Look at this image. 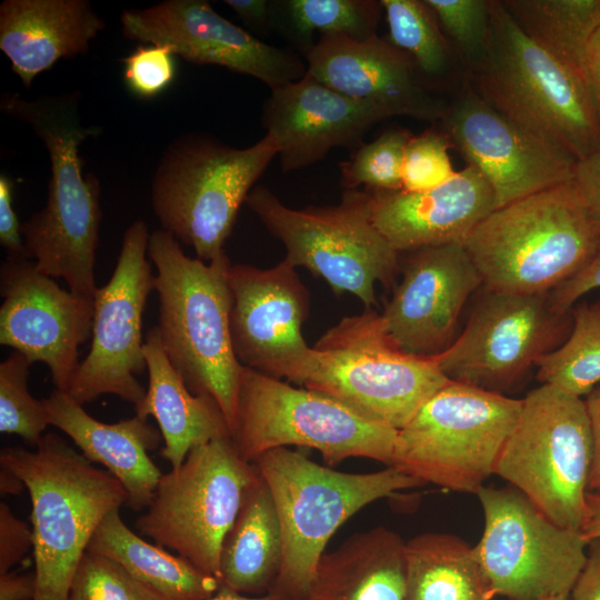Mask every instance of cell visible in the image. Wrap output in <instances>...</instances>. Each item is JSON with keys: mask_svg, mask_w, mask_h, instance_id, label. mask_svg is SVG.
<instances>
[{"mask_svg": "<svg viewBox=\"0 0 600 600\" xmlns=\"http://www.w3.org/2000/svg\"><path fill=\"white\" fill-rule=\"evenodd\" d=\"M78 106L76 93L33 100L3 93L0 100L4 113L31 127L50 158L46 206L21 226L26 257L43 274L63 279L71 292L93 298L100 182L96 174L83 173L79 149L101 129L82 126Z\"/></svg>", "mask_w": 600, "mask_h": 600, "instance_id": "6da1fadb", "label": "cell"}, {"mask_svg": "<svg viewBox=\"0 0 600 600\" xmlns=\"http://www.w3.org/2000/svg\"><path fill=\"white\" fill-rule=\"evenodd\" d=\"M148 256L157 269L158 328L168 359L192 393L218 402L231 431L243 366L231 339L230 260L226 253L208 263L192 259L162 229L150 234Z\"/></svg>", "mask_w": 600, "mask_h": 600, "instance_id": "7a4b0ae2", "label": "cell"}, {"mask_svg": "<svg viewBox=\"0 0 600 600\" xmlns=\"http://www.w3.org/2000/svg\"><path fill=\"white\" fill-rule=\"evenodd\" d=\"M0 466L22 480L31 500L33 600H68L93 533L108 513L127 504V491L52 432L43 434L34 451L2 449Z\"/></svg>", "mask_w": 600, "mask_h": 600, "instance_id": "3957f363", "label": "cell"}, {"mask_svg": "<svg viewBox=\"0 0 600 600\" xmlns=\"http://www.w3.org/2000/svg\"><path fill=\"white\" fill-rule=\"evenodd\" d=\"M484 290L547 293L600 250V228L573 181L494 209L463 242Z\"/></svg>", "mask_w": 600, "mask_h": 600, "instance_id": "277c9868", "label": "cell"}, {"mask_svg": "<svg viewBox=\"0 0 600 600\" xmlns=\"http://www.w3.org/2000/svg\"><path fill=\"white\" fill-rule=\"evenodd\" d=\"M468 81L493 109L577 161L600 148L583 73L530 39L501 0H490L488 48Z\"/></svg>", "mask_w": 600, "mask_h": 600, "instance_id": "5b68a950", "label": "cell"}, {"mask_svg": "<svg viewBox=\"0 0 600 600\" xmlns=\"http://www.w3.org/2000/svg\"><path fill=\"white\" fill-rule=\"evenodd\" d=\"M253 464L271 492L281 529L274 592L297 600L307 598L326 546L341 524L376 500L423 486L392 466L368 473L341 472L288 448L269 450Z\"/></svg>", "mask_w": 600, "mask_h": 600, "instance_id": "8992f818", "label": "cell"}, {"mask_svg": "<svg viewBox=\"0 0 600 600\" xmlns=\"http://www.w3.org/2000/svg\"><path fill=\"white\" fill-rule=\"evenodd\" d=\"M277 156L268 134L243 149L208 137L178 138L152 180V208L162 230L202 261L221 257L241 204Z\"/></svg>", "mask_w": 600, "mask_h": 600, "instance_id": "52a82bcc", "label": "cell"}, {"mask_svg": "<svg viewBox=\"0 0 600 600\" xmlns=\"http://www.w3.org/2000/svg\"><path fill=\"white\" fill-rule=\"evenodd\" d=\"M522 399L449 380L398 431L391 466L450 491L477 493L494 474Z\"/></svg>", "mask_w": 600, "mask_h": 600, "instance_id": "ba28073f", "label": "cell"}, {"mask_svg": "<svg viewBox=\"0 0 600 600\" xmlns=\"http://www.w3.org/2000/svg\"><path fill=\"white\" fill-rule=\"evenodd\" d=\"M397 434L324 393L242 368L231 439L247 462L297 446L319 451L329 464L367 458L391 466Z\"/></svg>", "mask_w": 600, "mask_h": 600, "instance_id": "9c48e42d", "label": "cell"}, {"mask_svg": "<svg viewBox=\"0 0 600 600\" xmlns=\"http://www.w3.org/2000/svg\"><path fill=\"white\" fill-rule=\"evenodd\" d=\"M313 348L317 364L302 387L398 431L449 381L434 357L400 349L372 309L342 318Z\"/></svg>", "mask_w": 600, "mask_h": 600, "instance_id": "30bf717a", "label": "cell"}, {"mask_svg": "<svg viewBox=\"0 0 600 600\" xmlns=\"http://www.w3.org/2000/svg\"><path fill=\"white\" fill-rule=\"evenodd\" d=\"M592 461L583 398L541 383L523 399L496 464L551 522L580 531Z\"/></svg>", "mask_w": 600, "mask_h": 600, "instance_id": "8fae6325", "label": "cell"}, {"mask_svg": "<svg viewBox=\"0 0 600 600\" xmlns=\"http://www.w3.org/2000/svg\"><path fill=\"white\" fill-rule=\"evenodd\" d=\"M294 268L303 267L340 296L351 293L370 310L376 283L389 286L399 271V254L372 224L363 190H346L337 206L292 209L268 188L246 199Z\"/></svg>", "mask_w": 600, "mask_h": 600, "instance_id": "7c38bea8", "label": "cell"}, {"mask_svg": "<svg viewBox=\"0 0 600 600\" xmlns=\"http://www.w3.org/2000/svg\"><path fill=\"white\" fill-rule=\"evenodd\" d=\"M257 474L231 437L198 446L179 468L161 476L136 529L220 581L223 540Z\"/></svg>", "mask_w": 600, "mask_h": 600, "instance_id": "4fadbf2b", "label": "cell"}, {"mask_svg": "<svg viewBox=\"0 0 600 600\" xmlns=\"http://www.w3.org/2000/svg\"><path fill=\"white\" fill-rule=\"evenodd\" d=\"M476 494L484 516L476 550L492 597L570 594L587 559L580 531L551 522L516 488L482 486Z\"/></svg>", "mask_w": 600, "mask_h": 600, "instance_id": "5bb4252c", "label": "cell"}, {"mask_svg": "<svg viewBox=\"0 0 600 600\" xmlns=\"http://www.w3.org/2000/svg\"><path fill=\"white\" fill-rule=\"evenodd\" d=\"M571 326V311H557L549 292L484 290L461 334L434 358L449 380L501 393L559 347Z\"/></svg>", "mask_w": 600, "mask_h": 600, "instance_id": "9a60e30c", "label": "cell"}, {"mask_svg": "<svg viewBox=\"0 0 600 600\" xmlns=\"http://www.w3.org/2000/svg\"><path fill=\"white\" fill-rule=\"evenodd\" d=\"M149 238L142 220L127 228L113 273L93 296L91 347L67 391L79 404L114 394L136 407L146 396L136 376L147 368L142 314L154 289Z\"/></svg>", "mask_w": 600, "mask_h": 600, "instance_id": "2e32d148", "label": "cell"}, {"mask_svg": "<svg viewBox=\"0 0 600 600\" xmlns=\"http://www.w3.org/2000/svg\"><path fill=\"white\" fill-rule=\"evenodd\" d=\"M228 278L231 339L238 361L303 386L316 368L317 353L302 334L310 300L296 268L286 259L268 269L236 263Z\"/></svg>", "mask_w": 600, "mask_h": 600, "instance_id": "e0dca14e", "label": "cell"}, {"mask_svg": "<svg viewBox=\"0 0 600 600\" xmlns=\"http://www.w3.org/2000/svg\"><path fill=\"white\" fill-rule=\"evenodd\" d=\"M439 124L490 183L496 209L573 180L577 159L493 109L469 82L448 100Z\"/></svg>", "mask_w": 600, "mask_h": 600, "instance_id": "ac0fdd59", "label": "cell"}, {"mask_svg": "<svg viewBox=\"0 0 600 600\" xmlns=\"http://www.w3.org/2000/svg\"><path fill=\"white\" fill-rule=\"evenodd\" d=\"M120 21L130 40L164 47L192 63L217 64L254 77L271 90L307 73L296 53L257 39L203 0H167L124 10Z\"/></svg>", "mask_w": 600, "mask_h": 600, "instance_id": "d6986e66", "label": "cell"}, {"mask_svg": "<svg viewBox=\"0 0 600 600\" xmlns=\"http://www.w3.org/2000/svg\"><path fill=\"white\" fill-rule=\"evenodd\" d=\"M0 344L49 368L56 389L68 391L80 364L79 347L92 333L93 298L62 289L28 258L0 268Z\"/></svg>", "mask_w": 600, "mask_h": 600, "instance_id": "ffe728a7", "label": "cell"}, {"mask_svg": "<svg viewBox=\"0 0 600 600\" xmlns=\"http://www.w3.org/2000/svg\"><path fill=\"white\" fill-rule=\"evenodd\" d=\"M408 253L402 280L380 317L400 349L437 357L456 339L459 316L482 280L461 243Z\"/></svg>", "mask_w": 600, "mask_h": 600, "instance_id": "44dd1931", "label": "cell"}, {"mask_svg": "<svg viewBox=\"0 0 600 600\" xmlns=\"http://www.w3.org/2000/svg\"><path fill=\"white\" fill-rule=\"evenodd\" d=\"M307 56V72L352 99L376 104L391 117L439 122L448 104L413 60L377 34L353 39L321 34Z\"/></svg>", "mask_w": 600, "mask_h": 600, "instance_id": "7402d4cb", "label": "cell"}, {"mask_svg": "<svg viewBox=\"0 0 600 600\" xmlns=\"http://www.w3.org/2000/svg\"><path fill=\"white\" fill-rule=\"evenodd\" d=\"M390 117L383 108L347 97L307 72L271 90L261 120L282 171L289 172L322 160L333 148L357 149L371 127Z\"/></svg>", "mask_w": 600, "mask_h": 600, "instance_id": "603a6c76", "label": "cell"}, {"mask_svg": "<svg viewBox=\"0 0 600 600\" xmlns=\"http://www.w3.org/2000/svg\"><path fill=\"white\" fill-rule=\"evenodd\" d=\"M369 218L398 252L461 243L496 209L494 192L473 166L420 192L363 189Z\"/></svg>", "mask_w": 600, "mask_h": 600, "instance_id": "cb8c5ba5", "label": "cell"}, {"mask_svg": "<svg viewBox=\"0 0 600 600\" xmlns=\"http://www.w3.org/2000/svg\"><path fill=\"white\" fill-rule=\"evenodd\" d=\"M49 424L64 432L91 463H100L128 493L127 506L147 509L163 474L149 457L161 442L160 430L134 416L116 423L94 419L66 391L43 399Z\"/></svg>", "mask_w": 600, "mask_h": 600, "instance_id": "d4e9b609", "label": "cell"}, {"mask_svg": "<svg viewBox=\"0 0 600 600\" xmlns=\"http://www.w3.org/2000/svg\"><path fill=\"white\" fill-rule=\"evenodd\" d=\"M106 27L87 0H4L0 4V50L26 88L64 58L88 51Z\"/></svg>", "mask_w": 600, "mask_h": 600, "instance_id": "484cf974", "label": "cell"}, {"mask_svg": "<svg viewBox=\"0 0 600 600\" xmlns=\"http://www.w3.org/2000/svg\"><path fill=\"white\" fill-rule=\"evenodd\" d=\"M143 353L149 384L143 400L134 407L136 414L157 420L164 441L160 454L171 469L179 468L193 448L231 437L218 402L192 393L170 363L158 326L148 331Z\"/></svg>", "mask_w": 600, "mask_h": 600, "instance_id": "4316f807", "label": "cell"}, {"mask_svg": "<svg viewBox=\"0 0 600 600\" xmlns=\"http://www.w3.org/2000/svg\"><path fill=\"white\" fill-rule=\"evenodd\" d=\"M406 541L384 527L324 553L306 600H407Z\"/></svg>", "mask_w": 600, "mask_h": 600, "instance_id": "83f0119b", "label": "cell"}, {"mask_svg": "<svg viewBox=\"0 0 600 600\" xmlns=\"http://www.w3.org/2000/svg\"><path fill=\"white\" fill-rule=\"evenodd\" d=\"M281 557L278 513L271 492L258 471L223 540L220 583L239 593L261 592L277 579Z\"/></svg>", "mask_w": 600, "mask_h": 600, "instance_id": "f1b7e54d", "label": "cell"}, {"mask_svg": "<svg viewBox=\"0 0 600 600\" xmlns=\"http://www.w3.org/2000/svg\"><path fill=\"white\" fill-rule=\"evenodd\" d=\"M120 509L108 513L93 533L88 551L109 557L168 600H208L220 581L179 554L152 544L130 530Z\"/></svg>", "mask_w": 600, "mask_h": 600, "instance_id": "f546056e", "label": "cell"}, {"mask_svg": "<svg viewBox=\"0 0 600 600\" xmlns=\"http://www.w3.org/2000/svg\"><path fill=\"white\" fill-rule=\"evenodd\" d=\"M407 600H491L476 546L442 532L406 541Z\"/></svg>", "mask_w": 600, "mask_h": 600, "instance_id": "4dcf8cb0", "label": "cell"}, {"mask_svg": "<svg viewBox=\"0 0 600 600\" xmlns=\"http://www.w3.org/2000/svg\"><path fill=\"white\" fill-rule=\"evenodd\" d=\"M388 40L406 52L439 93L454 94L468 76L424 0H380Z\"/></svg>", "mask_w": 600, "mask_h": 600, "instance_id": "1f68e13d", "label": "cell"}, {"mask_svg": "<svg viewBox=\"0 0 600 600\" xmlns=\"http://www.w3.org/2000/svg\"><path fill=\"white\" fill-rule=\"evenodd\" d=\"M501 2L530 39L559 61L583 73L588 44L600 27V0Z\"/></svg>", "mask_w": 600, "mask_h": 600, "instance_id": "d6a6232c", "label": "cell"}, {"mask_svg": "<svg viewBox=\"0 0 600 600\" xmlns=\"http://www.w3.org/2000/svg\"><path fill=\"white\" fill-rule=\"evenodd\" d=\"M567 339L536 362L537 379L577 397L600 383V300L577 304Z\"/></svg>", "mask_w": 600, "mask_h": 600, "instance_id": "836d02e7", "label": "cell"}, {"mask_svg": "<svg viewBox=\"0 0 600 600\" xmlns=\"http://www.w3.org/2000/svg\"><path fill=\"white\" fill-rule=\"evenodd\" d=\"M282 22L306 54L312 49V33H337L353 39L377 34L383 12L376 0H287L278 2Z\"/></svg>", "mask_w": 600, "mask_h": 600, "instance_id": "e575fe53", "label": "cell"}, {"mask_svg": "<svg viewBox=\"0 0 600 600\" xmlns=\"http://www.w3.org/2000/svg\"><path fill=\"white\" fill-rule=\"evenodd\" d=\"M412 136L406 129H391L360 144L339 163L341 186L346 190L361 186L372 191L401 190L404 150Z\"/></svg>", "mask_w": 600, "mask_h": 600, "instance_id": "d590c367", "label": "cell"}, {"mask_svg": "<svg viewBox=\"0 0 600 600\" xmlns=\"http://www.w3.org/2000/svg\"><path fill=\"white\" fill-rule=\"evenodd\" d=\"M31 364L14 350L0 363V432L17 434L36 448L49 419L44 401L33 398L28 390Z\"/></svg>", "mask_w": 600, "mask_h": 600, "instance_id": "8d00e7d4", "label": "cell"}, {"mask_svg": "<svg viewBox=\"0 0 600 600\" xmlns=\"http://www.w3.org/2000/svg\"><path fill=\"white\" fill-rule=\"evenodd\" d=\"M467 76L483 59L490 36V0H424Z\"/></svg>", "mask_w": 600, "mask_h": 600, "instance_id": "74e56055", "label": "cell"}, {"mask_svg": "<svg viewBox=\"0 0 600 600\" xmlns=\"http://www.w3.org/2000/svg\"><path fill=\"white\" fill-rule=\"evenodd\" d=\"M68 600H168L113 559L91 551L82 556Z\"/></svg>", "mask_w": 600, "mask_h": 600, "instance_id": "f35d334b", "label": "cell"}, {"mask_svg": "<svg viewBox=\"0 0 600 600\" xmlns=\"http://www.w3.org/2000/svg\"><path fill=\"white\" fill-rule=\"evenodd\" d=\"M450 148L453 146L440 128L412 136L404 150L402 190L427 191L450 180L457 173L450 160Z\"/></svg>", "mask_w": 600, "mask_h": 600, "instance_id": "ab89813d", "label": "cell"}, {"mask_svg": "<svg viewBox=\"0 0 600 600\" xmlns=\"http://www.w3.org/2000/svg\"><path fill=\"white\" fill-rule=\"evenodd\" d=\"M174 54L167 48L139 46L123 59V80L131 93L151 99L163 92L176 78Z\"/></svg>", "mask_w": 600, "mask_h": 600, "instance_id": "60d3db41", "label": "cell"}, {"mask_svg": "<svg viewBox=\"0 0 600 600\" xmlns=\"http://www.w3.org/2000/svg\"><path fill=\"white\" fill-rule=\"evenodd\" d=\"M33 548V534L28 524L17 518L9 506L0 503V574L21 561Z\"/></svg>", "mask_w": 600, "mask_h": 600, "instance_id": "b9f144b4", "label": "cell"}, {"mask_svg": "<svg viewBox=\"0 0 600 600\" xmlns=\"http://www.w3.org/2000/svg\"><path fill=\"white\" fill-rule=\"evenodd\" d=\"M600 288V250L577 274L549 292L552 307L568 313L586 293Z\"/></svg>", "mask_w": 600, "mask_h": 600, "instance_id": "7bdbcfd3", "label": "cell"}, {"mask_svg": "<svg viewBox=\"0 0 600 600\" xmlns=\"http://www.w3.org/2000/svg\"><path fill=\"white\" fill-rule=\"evenodd\" d=\"M13 182L0 174V244L9 258H27L21 226L13 208Z\"/></svg>", "mask_w": 600, "mask_h": 600, "instance_id": "ee69618b", "label": "cell"}, {"mask_svg": "<svg viewBox=\"0 0 600 600\" xmlns=\"http://www.w3.org/2000/svg\"><path fill=\"white\" fill-rule=\"evenodd\" d=\"M572 181L600 228V148L577 162Z\"/></svg>", "mask_w": 600, "mask_h": 600, "instance_id": "f6af8a7d", "label": "cell"}, {"mask_svg": "<svg viewBox=\"0 0 600 600\" xmlns=\"http://www.w3.org/2000/svg\"><path fill=\"white\" fill-rule=\"evenodd\" d=\"M571 600H600V538L587 546L586 562L570 591Z\"/></svg>", "mask_w": 600, "mask_h": 600, "instance_id": "bcb514c9", "label": "cell"}, {"mask_svg": "<svg viewBox=\"0 0 600 600\" xmlns=\"http://www.w3.org/2000/svg\"><path fill=\"white\" fill-rule=\"evenodd\" d=\"M592 441V461L588 491L600 493V387L594 388L583 399Z\"/></svg>", "mask_w": 600, "mask_h": 600, "instance_id": "7dc6e473", "label": "cell"}, {"mask_svg": "<svg viewBox=\"0 0 600 600\" xmlns=\"http://www.w3.org/2000/svg\"><path fill=\"white\" fill-rule=\"evenodd\" d=\"M583 73L600 126V27L588 44L583 62Z\"/></svg>", "mask_w": 600, "mask_h": 600, "instance_id": "c3c4849f", "label": "cell"}, {"mask_svg": "<svg viewBox=\"0 0 600 600\" xmlns=\"http://www.w3.org/2000/svg\"><path fill=\"white\" fill-rule=\"evenodd\" d=\"M37 593L36 572L0 574V600H33Z\"/></svg>", "mask_w": 600, "mask_h": 600, "instance_id": "681fc988", "label": "cell"}, {"mask_svg": "<svg viewBox=\"0 0 600 600\" xmlns=\"http://www.w3.org/2000/svg\"><path fill=\"white\" fill-rule=\"evenodd\" d=\"M224 2L252 28H264L271 18V2L266 0H226Z\"/></svg>", "mask_w": 600, "mask_h": 600, "instance_id": "f907efd6", "label": "cell"}, {"mask_svg": "<svg viewBox=\"0 0 600 600\" xmlns=\"http://www.w3.org/2000/svg\"><path fill=\"white\" fill-rule=\"evenodd\" d=\"M581 537L588 543L600 538V493L587 492Z\"/></svg>", "mask_w": 600, "mask_h": 600, "instance_id": "816d5d0a", "label": "cell"}, {"mask_svg": "<svg viewBox=\"0 0 600 600\" xmlns=\"http://www.w3.org/2000/svg\"><path fill=\"white\" fill-rule=\"evenodd\" d=\"M208 600H284V598L274 591L259 597L243 596L242 593H239L220 583L217 592Z\"/></svg>", "mask_w": 600, "mask_h": 600, "instance_id": "f5cc1de1", "label": "cell"}, {"mask_svg": "<svg viewBox=\"0 0 600 600\" xmlns=\"http://www.w3.org/2000/svg\"><path fill=\"white\" fill-rule=\"evenodd\" d=\"M26 489L22 480L11 470L1 467L0 470V491L2 494H19Z\"/></svg>", "mask_w": 600, "mask_h": 600, "instance_id": "db71d44e", "label": "cell"}, {"mask_svg": "<svg viewBox=\"0 0 600 600\" xmlns=\"http://www.w3.org/2000/svg\"><path fill=\"white\" fill-rule=\"evenodd\" d=\"M547 600H571L570 594L559 596Z\"/></svg>", "mask_w": 600, "mask_h": 600, "instance_id": "11a10c76", "label": "cell"}, {"mask_svg": "<svg viewBox=\"0 0 600 600\" xmlns=\"http://www.w3.org/2000/svg\"><path fill=\"white\" fill-rule=\"evenodd\" d=\"M284 600H297V599H289V598H284Z\"/></svg>", "mask_w": 600, "mask_h": 600, "instance_id": "9f6ffc18", "label": "cell"}]
</instances>
